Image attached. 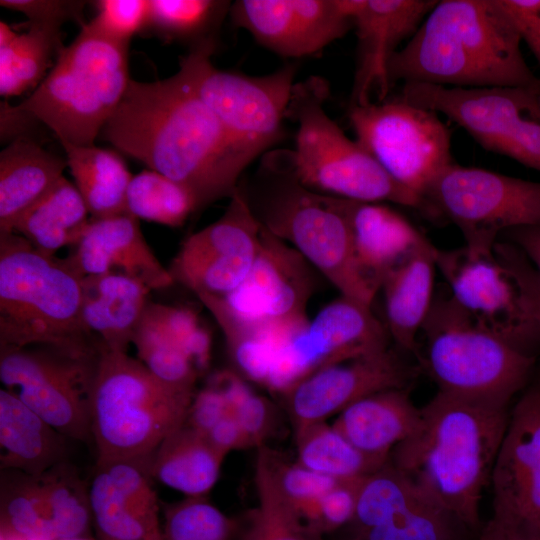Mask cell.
I'll list each match as a JSON object with an SVG mask.
<instances>
[{
    "mask_svg": "<svg viewBox=\"0 0 540 540\" xmlns=\"http://www.w3.org/2000/svg\"><path fill=\"white\" fill-rule=\"evenodd\" d=\"M215 46V40L204 42L180 60L200 98L253 162L284 137L283 121L296 83V67L288 64L262 76L220 70L211 61Z\"/></svg>",
    "mask_w": 540,
    "mask_h": 540,
    "instance_id": "7c38bea8",
    "label": "cell"
},
{
    "mask_svg": "<svg viewBox=\"0 0 540 540\" xmlns=\"http://www.w3.org/2000/svg\"><path fill=\"white\" fill-rule=\"evenodd\" d=\"M83 278L68 258L41 253L17 233H0V349L95 348L81 323Z\"/></svg>",
    "mask_w": 540,
    "mask_h": 540,
    "instance_id": "5b68a950",
    "label": "cell"
},
{
    "mask_svg": "<svg viewBox=\"0 0 540 540\" xmlns=\"http://www.w3.org/2000/svg\"><path fill=\"white\" fill-rule=\"evenodd\" d=\"M421 332L419 367L441 392L510 405L534 369L535 356L476 325L449 294L433 300Z\"/></svg>",
    "mask_w": 540,
    "mask_h": 540,
    "instance_id": "9c48e42d",
    "label": "cell"
},
{
    "mask_svg": "<svg viewBox=\"0 0 540 540\" xmlns=\"http://www.w3.org/2000/svg\"><path fill=\"white\" fill-rule=\"evenodd\" d=\"M231 2L220 0H150L147 29L166 41L191 44L215 40V31Z\"/></svg>",
    "mask_w": 540,
    "mask_h": 540,
    "instance_id": "ab89813d",
    "label": "cell"
},
{
    "mask_svg": "<svg viewBox=\"0 0 540 540\" xmlns=\"http://www.w3.org/2000/svg\"><path fill=\"white\" fill-rule=\"evenodd\" d=\"M150 289L122 273L84 276L81 323L96 343L127 352L144 314Z\"/></svg>",
    "mask_w": 540,
    "mask_h": 540,
    "instance_id": "484cf974",
    "label": "cell"
},
{
    "mask_svg": "<svg viewBox=\"0 0 540 540\" xmlns=\"http://www.w3.org/2000/svg\"><path fill=\"white\" fill-rule=\"evenodd\" d=\"M86 1L78 0H1L0 5L24 14L28 22L62 27L67 21H77L81 26Z\"/></svg>",
    "mask_w": 540,
    "mask_h": 540,
    "instance_id": "681fc988",
    "label": "cell"
},
{
    "mask_svg": "<svg viewBox=\"0 0 540 540\" xmlns=\"http://www.w3.org/2000/svg\"><path fill=\"white\" fill-rule=\"evenodd\" d=\"M419 371L388 347L320 369L281 396L295 432L325 422L366 396L409 388Z\"/></svg>",
    "mask_w": 540,
    "mask_h": 540,
    "instance_id": "ffe728a7",
    "label": "cell"
},
{
    "mask_svg": "<svg viewBox=\"0 0 540 540\" xmlns=\"http://www.w3.org/2000/svg\"><path fill=\"white\" fill-rule=\"evenodd\" d=\"M421 211L453 223L472 253L491 254L506 231L540 227V182L453 162L423 194Z\"/></svg>",
    "mask_w": 540,
    "mask_h": 540,
    "instance_id": "30bf717a",
    "label": "cell"
},
{
    "mask_svg": "<svg viewBox=\"0 0 540 540\" xmlns=\"http://www.w3.org/2000/svg\"><path fill=\"white\" fill-rule=\"evenodd\" d=\"M478 540H499L495 522L490 519L479 534Z\"/></svg>",
    "mask_w": 540,
    "mask_h": 540,
    "instance_id": "6f0895ef",
    "label": "cell"
},
{
    "mask_svg": "<svg viewBox=\"0 0 540 540\" xmlns=\"http://www.w3.org/2000/svg\"><path fill=\"white\" fill-rule=\"evenodd\" d=\"M66 439L16 396L1 388V471L40 475L65 461Z\"/></svg>",
    "mask_w": 540,
    "mask_h": 540,
    "instance_id": "4dcf8cb0",
    "label": "cell"
},
{
    "mask_svg": "<svg viewBox=\"0 0 540 540\" xmlns=\"http://www.w3.org/2000/svg\"><path fill=\"white\" fill-rule=\"evenodd\" d=\"M540 64V0H497Z\"/></svg>",
    "mask_w": 540,
    "mask_h": 540,
    "instance_id": "816d5d0a",
    "label": "cell"
},
{
    "mask_svg": "<svg viewBox=\"0 0 540 540\" xmlns=\"http://www.w3.org/2000/svg\"><path fill=\"white\" fill-rule=\"evenodd\" d=\"M224 458L205 434L184 423L159 445L148 473L186 497H205L219 478Z\"/></svg>",
    "mask_w": 540,
    "mask_h": 540,
    "instance_id": "1f68e13d",
    "label": "cell"
},
{
    "mask_svg": "<svg viewBox=\"0 0 540 540\" xmlns=\"http://www.w3.org/2000/svg\"><path fill=\"white\" fill-rule=\"evenodd\" d=\"M329 94V84L320 76L294 84L286 119L297 126L289 160L298 182L323 195L421 210V199L397 183L330 118L325 109Z\"/></svg>",
    "mask_w": 540,
    "mask_h": 540,
    "instance_id": "ba28073f",
    "label": "cell"
},
{
    "mask_svg": "<svg viewBox=\"0 0 540 540\" xmlns=\"http://www.w3.org/2000/svg\"><path fill=\"white\" fill-rule=\"evenodd\" d=\"M98 346L85 351L35 345L0 349L4 389L67 439L91 438L90 406Z\"/></svg>",
    "mask_w": 540,
    "mask_h": 540,
    "instance_id": "4fadbf2b",
    "label": "cell"
},
{
    "mask_svg": "<svg viewBox=\"0 0 540 540\" xmlns=\"http://www.w3.org/2000/svg\"><path fill=\"white\" fill-rule=\"evenodd\" d=\"M400 97L446 115L485 150L540 172V84L460 88L406 83Z\"/></svg>",
    "mask_w": 540,
    "mask_h": 540,
    "instance_id": "8fae6325",
    "label": "cell"
},
{
    "mask_svg": "<svg viewBox=\"0 0 540 540\" xmlns=\"http://www.w3.org/2000/svg\"><path fill=\"white\" fill-rule=\"evenodd\" d=\"M139 221L129 213L91 217L67 258L83 276L116 272L150 290L172 286L175 281L146 242Z\"/></svg>",
    "mask_w": 540,
    "mask_h": 540,
    "instance_id": "d4e9b609",
    "label": "cell"
},
{
    "mask_svg": "<svg viewBox=\"0 0 540 540\" xmlns=\"http://www.w3.org/2000/svg\"><path fill=\"white\" fill-rule=\"evenodd\" d=\"M261 224L239 184L223 215L189 235L168 268L175 283L196 296H225L250 272L260 243Z\"/></svg>",
    "mask_w": 540,
    "mask_h": 540,
    "instance_id": "ac0fdd59",
    "label": "cell"
},
{
    "mask_svg": "<svg viewBox=\"0 0 540 540\" xmlns=\"http://www.w3.org/2000/svg\"><path fill=\"white\" fill-rule=\"evenodd\" d=\"M167 331L182 346L199 372L209 363L211 336L197 313L188 307H175L149 302Z\"/></svg>",
    "mask_w": 540,
    "mask_h": 540,
    "instance_id": "7dc6e473",
    "label": "cell"
},
{
    "mask_svg": "<svg viewBox=\"0 0 540 540\" xmlns=\"http://www.w3.org/2000/svg\"><path fill=\"white\" fill-rule=\"evenodd\" d=\"M389 337L370 306L340 296L278 341L263 386L282 395L320 369L387 349Z\"/></svg>",
    "mask_w": 540,
    "mask_h": 540,
    "instance_id": "2e32d148",
    "label": "cell"
},
{
    "mask_svg": "<svg viewBox=\"0 0 540 540\" xmlns=\"http://www.w3.org/2000/svg\"><path fill=\"white\" fill-rule=\"evenodd\" d=\"M519 248L540 277V227H520L504 233Z\"/></svg>",
    "mask_w": 540,
    "mask_h": 540,
    "instance_id": "11a10c76",
    "label": "cell"
},
{
    "mask_svg": "<svg viewBox=\"0 0 540 540\" xmlns=\"http://www.w3.org/2000/svg\"><path fill=\"white\" fill-rule=\"evenodd\" d=\"M128 47L85 23L41 84L14 109L30 125L47 126L61 146L94 145L131 80Z\"/></svg>",
    "mask_w": 540,
    "mask_h": 540,
    "instance_id": "8992f818",
    "label": "cell"
},
{
    "mask_svg": "<svg viewBox=\"0 0 540 540\" xmlns=\"http://www.w3.org/2000/svg\"><path fill=\"white\" fill-rule=\"evenodd\" d=\"M0 540H6V539L0 538Z\"/></svg>",
    "mask_w": 540,
    "mask_h": 540,
    "instance_id": "94428289",
    "label": "cell"
},
{
    "mask_svg": "<svg viewBox=\"0 0 540 540\" xmlns=\"http://www.w3.org/2000/svg\"><path fill=\"white\" fill-rule=\"evenodd\" d=\"M317 270L291 245L261 225L259 249L243 280L225 296L197 295L223 335L306 319Z\"/></svg>",
    "mask_w": 540,
    "mask_h": 540,
    "instance_id": "9a60e30c",
    "label": "cell"
},
{
    "mask_svg": "<svg viewBox=\"0 0 540 540\" xmlns=\"http://www.w3.org/2000/svg\"><path fill=\"white\" fill-rule=\"evenodd\" d=\"M206 436L225 456L233 450L250 447L241 426L230 413L213 426Z\"/></svg>",
    "mask_w": 540,
    "mask_h": 540,
    "instance_id": "db71d44e",
    "label": "cell"
},
{
    "mask_svg": "<svg viewBox=\"0 0 540 540\" xmlns=\"http://www.w3.org/2000/svg\"><path fill=\"white\" fill-rule=\"evenodd\" d=\"M229 15L236 27L284 58L316 56L353 27L345 0H238Z\"/></svg>",
    "mask_w": 540,
    "mask_h": 540,
    "instance_id": "44dd1931",
    "label": "cell"
},
{
    "mask_svg": "<svg viewBox=\"0 0 540 540\" xmlns=\"http://www.w3.org/2000/svg\"><path fill=\"white\" fill-rule=\"evenodd\" d=\"M18 33L0 22V94L12 97L36 89L64 48L60 27L27 22Z\"/></svg>",
    "mask_w": 540,
    "mask_h": 540,
    "instance_id": "d6a6232c",
    "label": "cell"
},
{
    "mask_svg": "<svg viewBox=\"0 0 540 540\" xmlns=\"http://www.w3.org/2000/svg\"><path fill=\"white\" fill-rule=\"evenodd\" d=\"M260 447L265 453L281 493L304 520L321 497L340 482L312 471L298 461L286 460L267 445Z\"/></svg>",
    "mask_w": 540,
    "mask_h": 540,
    "instance_id": "f6af8a7d",
    "label": "cell"
},
{
    "mask_svg": "<svg viewBox=\"0 0 540 540\" xmlns=\"http://www.w3.org/2000/svg\"><path fill=\"white\" fill-rule=\"evenodd\" d=\"M490 483L493 513L520 518L540 531V382L510 410Z\"/></svg>",
    "mask_w": 540,
    "mask_h": 540,
    "instance_id": "603a6c76",
    "label": "cell"
},
{
    "mask_svg": "<svg viewBox=\"0 0 540 540\" xmlns=\"http://www.w3.org/2000/svg\"><path fill=\"white\" fill-rule=\"evenodd\" d=\"M96 463L88 487L96 539L147 540L161 526L146 466L127 459Z\"/></svg>",
    "mask_w": 540,
    "mask_h": 540,
    "instance_id": "cb8c5ba5",
    "label": "cell"
},
{
    "mask_svg": "<svg viewBox=\"0 0 540 540\" xmlns=\"http://www.w3.org/2000/svg\"><path fill=\"white\" fill-rule=\"evenodd\" d=\"M499 540H540V531L528 522L505 514L493 513Z\"/></svg>",
    "mask_w": 540,
    "mask_h": 540,
    "instance_id": "9f6ffc18",
    "label": "cell"
},
{
    "mask_svg": "<svg viewBox=\"0 0 540 540\" xmlns=\"http://www.w3.org/2000/svg\"><path fill=\"white\" fill-rule=\"evenodd\" d=\"M294 434L297 461L337 481L362 479L388 462L362 453L326 422L306 426Z\"/></svg>",
    "mask_w": 540,
    "mask_h": 540,
    "instance_id": "8d00e7d4",
    "label": "cell"
},
{
    "mask_svg": "<svg viewBox=\"0 0 540 540\" xmlns=\"http://www.w3.org/2000/svg\"><path fill=\"white\" fill-rule=\"evenodd\" d=\"M0 489V538L58 540L39 475L4 470Z\"/></svg>",
    "mask_w": 540,
    "mask_h": 540,
    "instance_id": "d590c367",
    "label": "cell"
},
{
    "mask_svg": "<svg viewBox=\"0 0 540 540\" xmlns=\"http://www.w3.org/2000/svg\"><path fill=\"white\" fill-rule=\"evenodd\" d=\"M437 249L427 240L391 270L381 286L389 336L399 349L416 356L417 335L434 300Z\"/></svg>",
    "mask_w": 540,
    "mask_h": 540,
    "instance_id": "f1b7e54d",
    "label": "cell"
},
{
    "mask_svg": "<svg viewBox=\"0 0 540 540\" xmlns=\"http://www.w3.org/2000/svg\"><path fill=\"white\" fill-rule=\"evenodd\" d=\"M95 16L86 25L99 35L129 46L132 37L147 29L150 0H98Z\"/></svg>",
    "mask_w": 540,
    "mask_h": 540,
    "instance_id": "bcb514c9",
    "label": "cell"
},
{
    "mask_svg": "<svg viewBox=\"0 0 540 540\" xmlns=\"http://www.w3.org/2000/svg\"><path fill=\"white\" fill-rule=\"evenodd\" d=\"M359 271L377 293L386 276L428 239L402 214L381 202L351 201Z\"/></svg>",
    "mask_w": 540,
    "mask_h": 540,
    "instance_id": "4316f807",
    "label": "cell"
},
{
    "mask_svg": "<svg viewBox=\"0 0 540 540\" xmlns=\"http://www.w3.org/2000/svg\"><path fill=\"white\" fill-rule=\"evenodd\" d=\"M240 185L264 228L295 248L341 296L372 306L377 293L355 259L352 200L300 184L291 170L289 150L267 152L252 181Z\"/></svg>",
    "mask_w": 540,
    "mask_h": 540,
    "instance_id": "277c9868",
    "label": "cell"
},
{
    "mask_svg": "<svg viewBox=\"0 0 540 540\" xmlns=\"http://www.w3.org/2000/svg\"><path fill=\"white\" fill-rule=\"evenodd\" d=\"M74 185L92 218L126 212V194L133 175L121 155L111 149L62 145Z\"/></svg>",
    "mask_w": 540,
    "mask_h": 540,
    "instance_id": "e575fe53",
    "label": "cell"
},
{
    "mask_svg": "<svg viewBox=\"0 0 540 540\" xmlns=\"http://www.w3.org/2000/svg\"><path fill=\"white\" fill-rule=\"evenodd\" d=\"M351 540H465L468 529L428 490L389 464L363 484Z\"/></svg>",
    "mask_w": 540,
    "mask_h": 540,
    "instance_id": "d6986e66",
    "label": "cell"
},
{
    "mask_svg": "<svg viewBox=\"0 0 540 540\" xmlns=\"http://www.w3.org/2000/svg\"><path fill=\"white\" fill-rule=\"evenodd\" d=\"M421 408L409 388H395L366 396L342 410L332 424L362 453L388 461L392 450L419 426Z\"/></svg>",
    "mask_w": 540,
    "mask_h": 540,
    "instance_id": "83f0119b",
    "label": "cell"
},
{
    "mask_svg": "<svg viewBox=\"0 0 540 540\" xmlns=\"http://www.w3.org/2000/svg\"><path fill=\"white\" fill-rule=\"evenodd\" d=\"M132 343L138 360L159 381L188 395H195L199 371L182 346L167 331L149 303L135 330Z\"/></svg>",
    "mask_w": 540,
    "mask_h": 540,
    "instance_id": "f35d334b",
    "label": "cell"
},
{
    "mask_svg": "<svg viewBox=\"0 0 540 540\" xmlns=\"http://www.w3.org/2000/svg\"><path fill=\"white\" fill-rule=\"evenodd\" d=\"M147 540H163L161 527L152 533Z\"/></svg>",
    "mask_w": 540,
    "mask_h": 540,
    "instance_id": "680465c9",
    "label": "cell"
},
{
    "mask_svg": "<svg viewBox=\"0 0 540 540\" xmlns=\"http://www.w3.org/2000/svg\"><path fill=\"white\" fill-rule=\"evenodd\" d=\"M435 0H345L357 35V66L350 105L386 100L389 65L399 44L416 32Z\"/></svg>",
    "mask_w": 540,
    "mask_h": 540,
    "instance_id": "7402d4cb",
    "label": "cell"
},
{
    "mask_svg": "<svg viewBox=\"0 0 540 540\" xmlns=\"http://www.w3.org/2000/svg\"><path fill=\"white\" fill-rule=\"evenodd\" d=\"M66 158L21 135L0 153V233L13 232L18 219L62 177Z\"/></svg>",
    "mask_w": 540,
    "mask_h": 540,
    "instance_id": "f546056e",
    "label": "cell"
},
{
    "mask_svg": "<svg viewBox=\"0 0 540 540\" xmlns=\"http://www.w3.org/2000/svg\"><path fill=\"white\" fill-rule=\"evenodd\" d=\"M234 520L205 497H186L169 504L161 527L163 540H232Z\"/></svg>",
    "mask_w": 540,
    "mask_h": 540,
    "instance_id": "7bdbcfd3",
    "label": "cell"
},
{
    "mask_svg": "<svg viewBox=\"0 0 540 540\" xmlns=\"http://www.w3.org/2000/svg\"><path fill=\"white\" fill-rule=\"evenodd\" d=\"M521 42L497 0L438 1L392 57L390 82L460 88L540 84Z\"/></svg>",
    "mask_w": 540,
    "mask_h": 540,
    "instance_id": "3957f363",
    "label": "cell"
},
{
    "mask_svg": "<svg viewBox=\"0 0 540 540\" xmlns=\"http://www.w3.org/2000/svg\"><path fill=\"white\" fill-rule=\"evenodd\" d=\"M88 208L74 183L62 176L16 222L13 232L41 253L55 256L74 246L89 222Z\"/></svg>",
    "mask_w": 540,
    "mask_h": 540,
    "instance_id": "836d02e7",
    "label": "cell"
},
{
    "mask_svg": "<svg viewBox=\"0 0 540 540\" xmlns=\"http://www.w3.org/2000/svg\"><path fill=\"white\" fill-rule=\"evenodd\" d=\"M257 449V505L249 515L243 540H323L283 496L262 447Z\"/></svg>",
    "mask_w": 540,
    "mask_h": 540,
    "instance_id": "74e56055",
    "label": "cell"
},
{
    "mask_svg": "<svg viewBox=\"0 0 540 540\" xmlns=\"http://www.w3.org/2000/svg\"><path fill=\"white\" fill-rule=\"evenodd\" d=\"M126 212L139 220L182 226L198 212L197 201L185 186L147 169L133 175L126 194Z\"/></svg>",
    "mask_w": 540,
    "mask_h": 540,
    "instance_id": "60d3db41",
    "label": "cell"
},
{
    "mask_svg": "<svg viewBox=\"0 0 540 540\" xmlns=\"http://www.w3.org/2000/svg\"><path fill=\"white\" fill-rule=\"evenodd\" d=\"M90 431L97 460L148 464L162 441L181 427L194 395L178 392L127 352L97 343Z\"/></svg>",
    "mask_w": 540,
    "mask_h": 540,
    "instance_id": "52a82bcc",
    "label": "cell"
},
{
    "mask_svg": "<svg viewBox=\"0 0 540 540\" xmlns=\"http://www.w3.org/2000/svg\"><path fill=\"white\" fill-rule=\"evenodd\" d=\"M227 414L229 409L222 392L209 380L195 393L185 423L206 435Z\"/></svg>",
    "mask_w": 540,
    "mask_h": 540,
    "instance_id": "f5cc1de1",
    "label": "cell"
},
{
    "mask_svg": "<svg viewBox=\"0 0 540 540\" xmlns=\"http://www.w3.org/2000/svg\"><path fill=\"white\" fill-rule=\"evenodd\" d=\"M510 410L508 404L438 391L421 408L417 429L392 450L389 462L476 531Z\"/></svg>",
    "mask_w": 540,
    "mask_h": 540,
    "instance_id": "7a4b0ae2",
    "label": "cell"
},
{
    "mask_svg": "<svg viewBox=\"0 0 540 540\" xmlns=\"http://www.w3.org/2000/svg\"><path fill=\"white\" fill-rule=\"evenodd\" d=\"M101 133L121 153L189 189L198 211L230 199L252 163L200 98L181 60L168 78L131 79Z\"/></svg>",
    "mask_w": 540,
    "mask_h": 540,
    "instance_id": "6da1fadb",
    "label": "cell"
},
{
    "mask_svg": "<svg viewBox=\"0 0 540 540\" xmlns=\"http://www.w3.org/2000/svg\"><path fill=\"white\" fill-rule=\"evenodd\" d=\"M210 381L222 392L229 413L241 426L250 447L266 445V440L276 426V412L271 402L253 391L245 380L234 372H218Z\"/></svg>",
    "mask_w": 540,
    "mask_h": 540,
    "instance_id": "ee69618b",
    "label": "cell"
},
{
    "mask_svg": "<svg viewBox=\"0 0 540 540\" xmlns=\"http://www.w3.org/2000/svg\"><path fill=\"white\" fill-rule=\"evenodd\" d=\"M59 540H97V539L91 537L90 535H86V536L73 537V538H65V539H59Z\"/></svg>",
    "mask_w": 540,
    "mask_h": 540,
    "instance_id": "91938a15",
    "label": "cell"
},
{
    "mask_svg": "<svg viewBox=\"0 0 540 540\" xmlns=\"http://www.w3.org/2000/svg\"><path fill=\"white\" fill-rule=\"evenodd\" d=\"M39 476L51 505L58 540L89 535L92 517L88 487L76 470L62 461Z\"/></svg>",
    "mask_w": 540,
    "mask_h": 540,
    "instance_id": "b9f144b4",
    "label": "cell"
},
{
    "mask_svg": "<svg viewBox=\"0 0 540 540\" xmlns=\"http://www.w3.org/2000/svg\"><path fill=\"white\" fill-rule=\"evenodd\" d=\"M436 268L450 298L469 319L535 356L532 349L540 341L538 328L517 282L494 252L475 254L465 246L437 249Z\"/></svg>",
    "mask_w": 540,
    "mask_h": 540,
    "instance_id": "e0dca14e",
    "label": "cell"
},
{
    "mask_svg": "<svg viewBox=\"0 0 540 540\" xmlns=\"http://www.w3.org/2000/svg\"><path fill=\"white\" fill-rule=\"evenodd\" d=\"M362 479L340 481L323 495L305 519L309 527L323 534L352 523Z\"/></svg>",
    "mask_w": 540,
    "mask_h": 540,
    "instance_id": "c3c4849f",
    "label": "cell"
},
{
    "mask_svg": "<svg viewBox=\"0 0 540 540\" xmlns=\"http://www.w3.org/2000/svg\"><path fill=\"white\" fill-rule=\"evenodd\" d=\"M494 254L517 282L540 335V277L523 252L510 242H497Z\"/></svg>",
    "mask_w": 540,
    "mask_h": 540,
    "instance_id": "f907efd6",
    "label": "cell"
},
{
    "mask_svg": "<svg viewBox=\"0 0 540 540\" xmlns=\"http://www.w3.org/2000/svg\"><path fill=\"white\" fill-rule=\"evenodd\" d=\"M348 119L356 141L400 185L422 196L453 163L451 133L436 112L400 96L350 105Z\"/></svg>",
    "mask_w": 540,
    "mask_h": 540,
    "instance_id": "5bb4252c",
    "label": "cell"
}]
</instances>
